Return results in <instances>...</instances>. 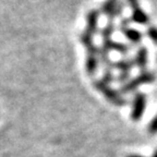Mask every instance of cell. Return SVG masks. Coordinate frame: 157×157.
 I'll return each instance as SVG.
<instances>
[{"label": "cell", "instance_id": "cell-11", "mask_svg": "<svg viewBox=\"0 0 157 157\" xmlns=\"http://www.w3.org/2000/svg\"><path fill=\"white\" fill-rule=\"evenodd\" d=\"M133 62L137 69H140L141 72L146 71L147 64H148V49L145 46L139 47L133 58Z\"/></svg>", "mask_w": 157, "mask_h": 157}, {"label": "cell", "instance_id": "cell-14", "mask_svg": "<svg viewBox=\"0 0 157 157\" xmlns=\"http://www.w3.org/2000/svg\"><path fill=\"white\" fill-rule=\"evenodd\" d=\"M101 80H103L104 82H106L107 84H111L113 82L116 81V78H117V76L115 75V73H113V71H109V70H104L103 72V75H101Z\"/></svg>", "mask_w": 157, "mask_h": 157}, {"label": "cell", "instance_id": "cell-17", "mask_svg": "<svg viewBox=\"0 0 157 157\" xmlns=\"http://www.w3.org/2000/svg\"><path fill=\"white\" fill-rule=\"evenodd\" d=\"M152 157H157V150H156V151H155V152H154V153H153Z\"/></svg>", "mask_w": 157, "mask_h": 157}, {"label": "cell", "instance_id": "cell-13", "mask_svg": "<svg viewBox=\"0 0 157 157\" xmlns=\"http://www.w3.org/2000/svg\"><path fill=\"white\" fill-rule=\"evenodd\" d=\"M146 36L157 46V26L156 25L150 24L146 27Z\"/></svg>", "mask_w": 157, "mask_h": 157}, {"label": "cell", "instance_id": "cell-3", "mask_svg": "<svg viewBox=\"0 0 157 157\" xmlns=\"http://www.w3.org/2000/svg\"><path fill=\"white\" fill-rule=\"evenodd\" d=\"M155 81V74L153 72L148 71H142L137 74L136 76L130 78L127 83L122 84L120 87V93L122 95H127V94L133 93L137 87H140L141 85H145V84H151Z\"/></svg>", "mask_w": 157, "mask_h": 157}, {"label": "cell", "instance_id": "cell-5", "mask_svg": "<svg viewBox=\"0 0 157 157\" xmlns=\"http://www.w3.org/2000/svg\"><path fill=\"white\" fill-rule=\"evenodd\" d=\"M125 5L122 0H105L101 6V12L106 15L108 21H115L124 12Z\"/></svg>", "mask_w": 157, "mask_h": 157}, {"label": "cell", "instance_id": "cell-12", "mask_svg": "<svg viewBox=\"0 0 157 157\" xmlns=\"http://www.w3.org/2000/svg\"><path fill=\"white\" fill-rule=\"evenodd\" d=\"M116 29H117V25L115 24L113 21H108L105 24V26H103V29L99 31V35H101V39L105 38H111L115 33Z\"/></svg>", "mask_w": 157, "mask_h": 157}, {"label": "cell", "instance_id": "cell-1", "mask_svg": "<svg viewBox=\"0 0 157 157\" xmlns=\"http://www.w3.org/2000/svg\"><path fill=\"white\" fill-rule=\"evenodd\" d=\"M78 38H80V42L82 43V45H83V47L86 50V57H85L86 74L90 76H93L97 73L98 67L101 64L98 46H96L95 43H94L93 35L88 34L85 31H83L81 34L78 35Z\"/></svg>", "mask_w": 157, "mask_h": 157}, {"label": "cell", "instance_id": "cell-2", "mask_svg": "<svg viewBox=\"0 0 157 157\" xmlns=\"http://www.w3.org/2000/svg\"><path fill=\"white\" fill-rule=\"evenodd\" d=\"M93 87L97 92H99L104 96V98L113 105L118 106V107H123L127 105V99L123 97L120 91H117L113 87H111L110 84H107L101 78H94Z\"/></svg>", "mask_w": 157, "mask_h": 157}, {"label": "cell", "instance_id": "cell-10", "mask_svg": "<svg viewBox=\"0 0 157 157\" xmlns=\"http://www.w3.org/2000/svg\"><path fill=\"white\" fill-rule=\"evenodd\" d=\"M101 46H104L105 48H107L109 52H116L118 54L122 55V56H127L130 52L131 47L129 46L128 44L123 42H120V40H115L111 38H105L101 39Z\"/></svg>", "mask_w": 157, "mask_h": 157}, {"label": "cell", "instance_id": "cell-6", "mask_svg": "<svg viewBox=\"0 0 157 157\" xmlns=\"http://www.w3.org/2000/svg\"><path fill=\"white\" fill-rule=\"evenodd\" d=\"M133 67H134V62H133V59L131 58L123 57V58L117 60L115 62V70L118 71L116 81L120 83L121 85L127 83L131 78V71H132Z\"/></svg>", "mask_w": 157, "mask_h": 157}, {"label": "cell", "instance_id": "cell-7", "mask_svg": "<svg viewBox=\"0 0 157 157\" xmlns=\"http://www.w3.org/2000/svg\"><path fill=\"white\" fill-rule=\"evenodd\" d=\"M127 2L131 8V15L129 17L131 22L140 25H150V15L142 9L139 0H127Z\"/></svg>", "mask_w": 157, "mask_h": 157}, {"label": "cell", "instance_id": "cell-16", "mask_svg": "<svg viewBox=\"0 0 157 157\" xmlns=\"http://www.w3.org/2000/svg\"><path fill=\"white\" fill-rule=\"evenodd\" d=\"M127 157H144V156H141V155H129V156H127Z\"/></svg>", "mask_w": 157, "mask_h": 157}, {"label": "cell", "instance_id": "cell-15", "mask_svg": "<svg viewBox=\"0 0 157 157\" xmlns=\"http://www.w3.org/2000/svg\"><path fill=\"white\" fill-rule=\"evenodd\" d=\"M147 129H148V132L151 134H156L157 133V115L152 119V121L150 122Z\"/></svg>", "mask_w": 157, "mask_h": 157}, {"label": "cell", "instance_id": "cell-4", "mask_svg": "<svg viewBox=\"0 0 157 157\" xmlns=\"http://www.w3.org/2000/svg\"><path fill=\"white\" fill-rule=\"evenodd\" d=\"M131 20L130 17H121L120 23L118 25V29L119 32L128 39V42L132 44L133 46H136V45H140L143 40V33L139 29H134V27H131Z\"/></svg>", "mask_w": 157, "mask_h": 157}, {"label": "cell", "instance_id": "cell-9", "mask_svg": "<svg viewBox=\"0 0 157 157\" xmlns=\"http://www.w3.org/2000/svg\"><path fill=\"white\" fill-rule=\"evenodd\" d=\"M99 15H101V11L97 9H91L86 13V17H85L86 27L84 31L87 32L88 34L93 35V36H95V34H97L98 32Z\"/></svg>", "mask_w": 157, "mask_h": 157}, {"label": "cell", "instance_id": "cell-8", "mask_svg": "<svg viewBox=\"0 0 157 157\" xmlns=\"http://www.w3.org/2000/svg\"><path fill=\"white\" fill-rule=\"evenodd\" d=\"M147 98L144 93H136L132 99V110H131V119L133 121H139L142 119L146 108Z\"/></svg>", "mask_w": 157, "mask_h": 157}]
</instances>
